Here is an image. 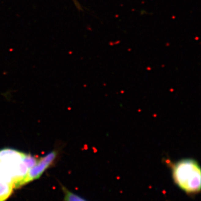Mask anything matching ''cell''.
<instances>
[{"label": "cell", "instance_id": "obj_4", "mask_svg": "<svg viewBox=\"0 0 201 201\" xmlns=\"http://www.w3.org/2000/svg\"><path fill=\"white\" fill-rule=\"evenodd\" d=\"M14 188L13 184L0 182V201H6L12 195Z\"/></svg>", "mask_w": 201, "mask_h": 201}, {"label": "cell", "instance_id": "obj_2", "mask_svg": "<svg viewBox=\"0 0 201 201\" xmlns=\"http://www.w3.org/2000/svg\"><path fill=\"white\" fill-rule=\"evenodd\" d=\"M174 182L179 188L188 194L201 191V170L198 162L192 159H184L172 166Z\"/></svg>", "mask_w": 201, "mask_h": 201}, {"label": "cell", "instance_id": "obj_5", "mask_svg": "<svg viewBox=\"0 0 201 201\" xmlns=\"http://www.w3.org/2000/svg\"><path fill=\"white\" fill-rule=\"evenodd\" d=\"M63 189L64 192V201H87L65 187H63Z\"/></svg>", "mask_w": 201, "mask_h": 201}, {"label": "cell", "instance_id": "obj_1", "mask_svg": "<svg viewBox=\"0 0 201 201\" xmlns=\"http://www.w3.org/2000/svg\"><path fill=\"white\" fill-rule=\"evenodd\" d=\"M25 153L11 148L0 150V182L16 185L25 178L29 168L23 160Z\"/></svg>", "mask_w": 201, "mask_h": 201}, {"label": "cell", "instance_id": "obj_3", "mask_svg": "<svg viewBox=\"0 0 201 201\" xmlns=\"http://www.w3.org/2000/svg\"><path fill=\"white\" fill-rule=\"evenodd\" d=\"M57 155V152L52 151L45 156L41 158L34 166L29 169L25 178L19 183L15 188H19L34 180L39 178L43 173L53 163Z\"/></svg>", "mask_w": 201, "mask_h": 201}]
</instances>
